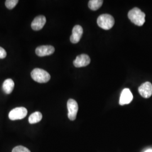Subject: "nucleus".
I'll return each instance as SVG.
<instances>
[{
    "label": "nucleus",
    "instance_id": "obj_16",
    "mask_svg": "<svg viewBox=\"0 0 152 152\" xmlns=\"http://www.w3.org/2000/svg\"><path fill=\"white\" fill-rule=\"evenodd\" d=\"M12 152H31V151L26 147L23 146H17L12 149Z\"/></svg>",
    "mask_w": 152,
    "mask_h": 152
},
{
    "label": "nucleus",
    "instance_id": "obj_9",
    "mask_svg": "<svg viewBox=\"0 0 152 152\" xmlns=\"http://www.w3.org/2000/svg\"><path fill=\"white\" fill-rule=\"evenodd\" d=\"M90 58L86 54L80 55L76 57V59L73 61V64L77 68H81L86 66L90 63Z\"/></svg>",
    "mask_w": 152,
    "mask_h": 152
},
{
    "label": "nucleus",
    "instance_id": "obj_12",
    "mask_svg": "<svg viewBox=\"0 0 152 152\" xmlns=\"http://www.w3.org/2000/svg\"><path fill=\"white\" fill-rule=\"evenodd\" d=\"M14 82L11 78L6 79L2 85V89L6 94H10L14 90Z\"/></svg>",
    "mask_w": 152,
    "mask_h": 152
},
{
    "label": "nucleus",
    "instance_id": "obj_18",
    "mask_svg": "<svg viewBox=\"0 0 152 152\" xmlns=\"http://www.w3.org/2000/svg\"><path fill=\"white\" fill-rule=\"evenodd\" d=\"M145 152H152V149H148Z\"/></svg>",
    "mask_w": 152,
    "mask_h": 152
},
{
    "label": "nucleus",
    "instance_id": "obj_10",
    "mask_svg": "<svg viewBox=\"0 0 152 152\" xmlns=\"http://www.w3.org/2000/svg\"><path fill=\"white\" fill-rule=\"evenodd\" d=\"M83 34V28L79 25L75 26L72 29V34L70 37L71 42L73 44L78 43L81 38Z\"/></svg>",
    "mask_w": 152,
    "mask_h": 152
},
{
    "label": "nucleus",
    "instance_id": "obj_8",
    "mask_svg": "<svg viewBox=\"0 0 152 152\" xmlns=\"http://www.w3.org/2000/svg\"><path fill=\"white\" fill-rule=\"evenodd\" d=\"M133 99V95L130 89L126 88L122 90L120 96L119 103L121 105L130 103Z\"/></svg>",
    "mask_w": 152,
    "mask_h": 152
},
{
    "label": "nucleus",
    "instance_id": "obj_1",
    "mask_svg": "<svg viewBox=\"0 0 152 152\" xmlns=\"http://www.w3.org/2000/svg\"><path fill=\"white\" fill-rule=\"evenodd\" d=\"M128 18L136 26H142L145 22V14L137 7L131 10L128 13Z\"/></svg>",
    "mask_w": 152,
    "mask_h": 152
},
{
    "label": "nucleus",
    "instance_id": "obj_15",
    "mask_svg": "<svg viewBox=\"0 0 152 152\" xmlns=\"http://www.w3.org/2000/svg\"><path fill=\"white\" fill-rule=\"evenodd\" d=\"M18 0H7L5 1L6 7L10 10L12 9L18 4Z\"/></svg>",
    "mask_w": 152,
    "mask_h": 152
},
{
    "label": "nucleus",
    "instance_id": "obj_7",
    "mask_svg": "<svg viewBox=\"0 0 152 152\" xmlns=\"http://www.w3.org/2000/svg\"><path fill=\"white\" fill-rule=\"evenodd\" d=\"M139 92L142 97L144 98H150L152 95V85L149 82H146L142 83L139 87Z\"/></svg>",
    "mask_w": 152,
    "mask_h": 152
},
{
    "label": "nucleus",
    "instance_id": "obj_13",
    "mask_svg": "<svg viewBox=\"0 0 152 152\" xmlns=\"http://www.w3.org/2000/svg\"><path fill=\"white\" fill-rule=\"evenodd\" d=\"M42 118V113L39 112H35L31 114L29 117V122L30 124H34L40 122Z\"/></svg>",
    "mask_w": 152,
    "mask_h": 152
},
{
    "label": "nucleus",
    "instance_id": "obj_11",
    "mask_svg": "<svg viewBox=\"0 0 152 152\" xmlns=\"http://www.w3.org/2000/svg\"><path fill=\"white\" fill-rule=\"evenodd\" d=\"M46 22V19L44 15L36 17L31 24V27L34 31H39L44 27Z\"/></svg>",
    "mask_w": 152,
    "mask_h": 152
},
{
    "label": "nucleus",
    "instance_id": "obj_14",
    "mask_svg": "<svg viewBox=\"0 0 152 152\" xmlns=\"http://www.w3.org/2000/svg\"><path fill=\"white\" fill-rule=\"evenodd\" d=\"M103 1L102 0H90L88 2V7L93 11H96L103 5Z\"/></svg>",
    "mask_w": 152,
    "mask_h": 152
},
{
    "label": "nucleus",
    "instance_id": "obj_17",
    "mask_svg": "<svg viewBox=\"0 0 152 152\" xmlns=\"http://www.w3.org/2000/svg\"><path fill=\"white\" fill-rule=\"evenodd\" d=\"M7 55V53L5 50L0 46V59L5 58Z\"/></svg>",
    "mask_w": 152,
    "mask_h": 152
},
{
    "label": "nucleus",
    "instance_id": "obj_2",
    "mask_svg": "<svg viewBox=\"0 0 152 152\" xmlns=\"http://www.w3.org/2000/svg\"><path fill=\"white\" fill-rule=\"evenodd\" d=\"M31 75L34 81L40 83H46L51 78V76L48 72L40 68L34 69L32 71Z\"/></svg>",
    "mask_w": 152,
    "mask_h": 152
},
{
    "label": "nucleus",
    "instance_id": "obj_4",
    "mask_svg": "<svg viewBox=\"0 0 152 152\" xmlns=\"http://www.w3.org/2000/svg\"><path fill=\"white\" fill-rule=\"evenodd\" d=\"M28 113L27 109L24 107H17L13 109L9 114V118L12 121L22 120Z\"/></svg>",
    "mask_w": 152,
    "mask_h": 152
},
{
    "label": "nucleus",
    "instance_id": "obj_6",
    "mask_svg": "<svg viewBox=\"0 0 152 152\" xmlns=\"http://www.w3.org/2000/svg\"><path fill=\"white\" fill-rule=\"evenodd\" d=\"M54 48L51 45L40 46L36 49V54L40 57H43L53 54L54 53Z\"/></svg>",
    "mask_w": 152,
    "mask_h": 152
},
{
    "label": "nucleus",
    "instance_id": "obj_5",
    "mask_svg": "<svg viewBox=\"0 0 152 152\" xmlns=\"http://www.w3.org/2000/svg\"><path fill=\"white\" fill-rule=\"evenodd\" d=\"M67 108L68 110V117L71 121L76 120L78 110V105L76 100L70 99L67 102Z\"/></svg>",
    "mask_w": 152,
    "mask_h": 152
},
{
    "label": "nucleus",
    "instance_id": "obj_3",
    "mask_svg": "<svg viewBox=\"0 0 152 152\" xmlns=\"http://www.w3.org/2000/svg\"><path fill=\"white\" fill-rule=\"evenodd\" d=\"M97 23L99 27L105 30H109L114 26V18L107 14H102L98 17Z\"/></svg>",
    "mask_w": 152,
    "mask_h": 152
}]
</instances>
